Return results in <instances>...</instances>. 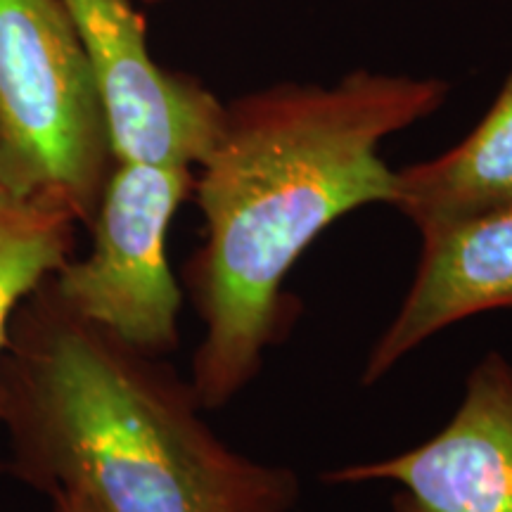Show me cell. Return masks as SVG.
Masks as SVG:
<instances>
[{
    "label": "cell",
    "instance_id": "9c48e42d",
    "mask_svg": "<svg viewBox=\"0 0 512 512\" xmlns=\"http://www.w3.org/2000/svg\"><path fill=\"white\" fill-rule=\"evenodd\" d=\"M76 226L72 209L55 197L0 188V354L24 299L74 256Z\"/></svg>",
    "mask_w": 512,
    "mask_h": 512
},
{
    "label": "cell",
    "instance_id": "3957f363",
    "mask_svg": "<svg viewBox=\"0 0 512 512\" xmlns=\"http://www.w3.org/2000/svg\"><path fill=\"white\" fill-rule=\"evenodd\" d=\"M98 88L62 0H0V188L91 226L114 169Z\"/></svg>",
    "mask_w": 512,
    "mask_h": 512
},
{
    "label": "cell",
    "instance_id": "8992f818",
    "mask_svg": "<svg viewBox=\"0 0 512 512\" xmlns=\"http://www.w3.org/2000/svg\"><path fill=\"white\" fill-rule=\"evenodd\" d=\"M320 479L394 484V512H512V363L501 351L479 358L456 413L420 446Z\"/></svg>",
    "mask_w": 512,
    "mask_h": 512
},
{
    "label": "cell",
    "instance_id": "8fae6325",
    "mask_svg": "<svg viewBox=\"0 0 512 512\" xmlns=\"http://www.w3.org/2000/svg\"><path fill=\"white\" fill-rule=\"evenodd\" d=\"M145 5H159V3H166V0H143Z\"/></svg>",
    "mask_w": 512,
    "mask_h": 512
},
{
    "label": "cell",
    "instance_id": "5b68a950",
    "mask_svg": "<svg viewBox=\"0 0 512 512\" xmlns=\"http://www.w3.org/2000/svg\"><path fill=\"white\" fill-rule=\"evenodd\" d=\"M98 88L114 162L195 169L219 138L226 102L152 60L131 0H62Z\"/></svg>",
    "mask_w": 512,
    "mask_h": 512
},
{
    "label": "cell",
    "instance_id": "7a4b0ae2",
    "mask_svg": "<svg viewBox=\"0 0 512 512\" xmlns=\"http://www.w3.org/2000/svg\"><path fill=\"white\" fill-rule=\"evenodd\" d=\"M48 278L17 309L0 354L8 475L43 496L81 491L102 512L297 508L292 467L228 446L190 380L69 311Z\"/></svg>",
    "mask_w": 512,
    "mask_h": 512
},
{
    "label": "cell",
    "instance_id": "30bf717a",
    "mask_svg": "<svg viewBox=\"0 0 512 512\" xmlns=\"http://www.w3.org/2000/svg\"><path fill=\"white\" fill-rule=\"evenodd\" d=\"M48 501L50 512H102L91 498L74 489L55 491L53 496H48Z\"/></svg>",
    "mask_w": 512,
    "mask_h": 512
},
{
    "label": "cell",
    "instance_id": "52a82bcc",
    "mask_svg": "<svg viewBox=\"0 0 512 512\" xmlns=\"http://www.w3.org/2000/svg\"><path fill=\"white\" fill-rule=\"evenodd\" d=\"M418 235L411 287L363 361V387H373L427 339L460 320L512 311V207Z\"/></svg>",
    "mask_w": 512,
    "mask_h": 512
},
{
    "label": "cell",
    "instance_id": "ba28073f",
    "mask_svg": "<svg viewBox=\"0 0 512 512\" xmlns=\"http://www.w3.org/2000/svg\"><path fill=\"white\" fill-rule=\"evenodd\" d=\"M389 207L418 233L512 207V69L470 136L437 157L394 171Z\"/></svg>",
    "mask_w": 512,
    "mask_h": 512
},
{
    "label": "cell",
    "instance_id": "6da1fadb",
    "mask_svg": "<svg viewBox=\"0 0 512 512\" xmlns=\"http://www.w3.org/2000/svg\"><path fill=\"white\" fill-rule=\"evenodd\" d=\"M437 76L356 69L332 86L283 81L226 102L219 138L195 166L200 247L183 290L204 325L190 384L204 411L245 392L299 316L285 278L320 233L351 211L389 204L380 145L448 98Z\"/></svg>",
    "mask_w": 512,
    "mask_h": 512
},
{
    "label": "cell",
    "instance_id": "277c9868",
    "mask_svg": "<svg viewBox=\"0 0 512 512\" xmlns=\"http://www.w3.org/2000/svg\"><path fill=\"white\" fill-rule=\"evenodd\" d=\"M192 183L188 166L117 162L88 226L91 249L48 278L69 311L147 356L181 347L183 290L166 233Z\"/></svg>",
    "mask_w": 512,
    "mask_h": 512
}]
</instances>
